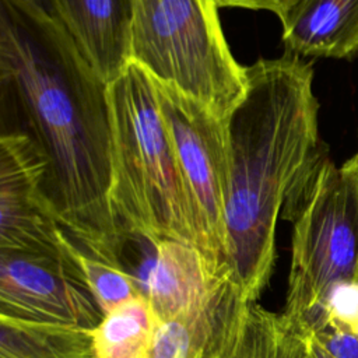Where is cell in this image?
Listing matches in <instances>:
<instances>
[{"instance_id":"6da1fadb","label":"cell","mask_w":358,"mask_h":358,"mask_svg":"<svg viewBox=\"0 0 358 358\" xmlns=\"http://www.w3.org/2000/svg\"><path fill=\"white\" fill-rule=\"evenodd\" d=\"M0 83L22 122L11 131L42 157L41 190L66 236L84 255L124 267L130 238L112 206L108 85L35 0H0Z\"/></svg>"},{"instance_id":"7a4b0ae2","label":"cell","mask_w":358,"mask_h":358,"mask_svg":"<svg viewBox=\"0 0 358 358\" xmlns=\"http://www.w3.org/2000/svg\"><path fill=\"white\" fill-rule=\"evenodd\" d=\"M246 91L227 117L231 180L224 208L220 296L252 305L270 281L275 225L289 192L327 151L319 136L313 69L285 52L246 67Z\"/></svg>"},{"instance_id":"3957f363","label":"cell","mask_w":358,"mask_h":358,"mask_svg":"<svg viewBox=\"0 0 358 358\" xmlns=\"http://www.w3.org/2000/svg\"><path fill=\"white\" fill-rule=\"evenodd\" d=\"M113 134L112 206L131 239L197 248L194 220L154 78L130 63L108 85Z\"/></svg>"},{"instance_id":"277c9868","label":"cell","mask_w":358,"mask_h":358,"mask_svg":"<svg viewBox=\"0 0 358 358\" xmlns=\"http://www.w3.org/2000/svg\"><path fill=\"white\" fill-rule=\"evenodd\" d=\"M281 217L292 222L281 315L312 333L329 291L358 282V152L341 165L323 157L289 192Z\"/></svg>"},{"instance_id":"5b68a950","label":"cell","mask_w":358,"mask_h":358,"mask_svg":"<svg viewBox=\"0 0 358 358\" xmlns=\"http://www.w3.org/2000/svg\"><path fill=\"white\" fill-rule=\"evenodd\" d=\"M131 63L227 119L246 91L217 0H133Z\"/></svg>"},{"instance_id":"8992f818","label":"cell","mask_w":358,"mask_h":358,"mask_svg":"<svg viewBox=\"0 0 358 358\" xmlns=\"http://www.w3.org/2000/svg\"><path fill=\"white\" fill-rule=\"evenodd\" d=\"M154 83L192 208L197 249L221 291L225 282L224 208L231 180L228 120L171 85Z\"/></svg>"},{"instance_id":"52a82bcc","label":"cell","mask_w":358,"mask_h":358,"mask_svg":"<svg viewBox=\"0 0 358 358\" xmlns=\"http://www.w3.org/2000/svg\"><path fill=\"white\" fill-rule=\"evenodd\" d=\"M45 164L20 131L0 137V249L42 255L77 266L78 248L49 208L41 183Z\"/></svg>"},{"instance_id":"ba28073f","label":"cell","mask_w":358,"mask_h":358,"mask_svg":"<svg viewBox=\"0 0 358 358\" xmlns=\"http://www.w3.org/2000/svg\"><path fill=\"white\" fill-rule=\"evenodd\" d=\"M0 316L95 329L103 315L77 266L0 249Z\"/></svg>"},{"instance_id":"9c48e42d","label":"cell","mask_w":358,"mask_h":358,"mask_svg":"<svg viewBox=\"0 0 358 358\" xmlns=\"http://www.w3.org/2000/svg\"><path fill=\"white\" fill-rule=\"evenodd\" d=\"M43 6L106 85L130 66L133 0H43Z\"/></svg>"},{"instance_id":"30bf717a","label":"cell","mask_w":358,"mask_h":358,"mask_svg":"<svg viewBox=\"0 0 358 358\" xmlns=\"http://www.w3.org/2000/svg\"><path fill=\"white\" fill-rule=\"evenodd\" d=\"M151 266L141 292L157 322L210 316L217 294L200 250L192 245L161 239L151 245Z\"/></svg>"},{"instance_id":"8fae6325","label":"cell","mask_w":358,"mask_h":358,"mask_svg":"<svg viewBox=\"0 0 358 358\" xmlns=\"http://www.w3.org/2000/svg\"><path fill=\"white\" fill-rule=\"evenodd\" d=\"M278 18L285 52L345 60L358 56V0H296Z\"/></svg>"},{"instance_id":"7c38bea8","label":"cell","mask_w":358,"mask_h":358,"mask_svg":"<svg viewBox=\"0 0 358 358\" xmlns=\"http://www.w3.org/2000/svg\"><path fill=\"white\" fill-rule=\"evenodd\" d=\"M308 334L255 302L211 358H305Z\"/></svg>"},{"instance_id":"4fadbf2b","label":"cell","mask_w":358,"mask_h":358,"mask_svg":"<svg viewBox=\"0 0 358 358\" xmlns=\"http://www.w3.org/2000/svg\"><path fill=\"white\" fill-rule=\"evenodd\" d=\"M0 358H95L92 329L0 316Z\"/></svg>"},{"instance_id":"5bb4252c","label":"cell","mask_w":358,"mask_h":358,"mask_svg":"<svg viewBox=\"0 0 358 358\" xmlns=\"http://www.w3.org/2000/svg\"><path fill=\"white\" fill-rule=\"evenodd\" d=\"M157 317L141 294L110 312L92 329L95 358H147Z\"/></svg>"},{"instance_id":"9a60e30c","label":"cell","mask_w":358,"mask_h":358,"mask_svg":"<svg viewBox=\"0 0 358 358\" xmlns=\"http://www.w3.org/2000/svg\"><path fill=\"white\" fill-rule=\"evenodd\" d=\"M81 282L96 301L102 315L123 302L141 295L138 278L124 267H113L83 252L77 255Z\"/></svg>"},{"instance_id":"2e32d148","label":"cell","mask_w":358,"mask_h":358,"mask_svg":"<svg viewBox=\"0 0 358 358\" xmlns=\"http://www.w3.org/2000/svg\"><path fill=\"white\" fill-rule=\"evenodd\" d=\"M210 316L157 322L147 358H204Z\"/></svg>"},{"instance_id":"e0dca14e","label":"cell","mask_w":358,"mask_h":358,"mask_svg":"<svg viewBox=\"0 0 358 358\" xmlns=\"http://www.w3.org/2000/svg\"><path fill=\"white\" fill-rule=\"evenodd\" d=\"M323 329L358 338V282H338L329 291L312 333Z\"/></svg>"},{"instance_id":"ac0fdd59","label":"cell","mask_w":358,"mask_h":358,"mask_svg":"<svg viewBox=\"0 0 358 358\" xmlns=\"http://www.w3.org/2000/svg\"><path fill=\"white\" fill-rule=\"evenodd\" d=\"M336 358H358V338L330 329L312 333Z\"/></svg>"},{"instance_id":"d6986e66","label":"cell","mask_w":358,"mask_h":358,"mask_svg":"<svg viewBox=\"0 0 358 358\" xmlns=\"http://www.w3.org/2000/svg\"><path fill=\"white\" fill-rule=\"evenodd\" d=\"M296 0H217L218 7H236L248 10H266L280 17Z\"/></svg>"},{"instance_id":"ffe728a7","label":"cell","mask_w":358,"mask_h":358,"mask_svg":"<svg viewBox=\"0 0 358 358\" xmlns=\"http://www.w3.org/2000/svg\"><path fill=\"white\" fill-rule=\"evenodd\" d=\"M305 358H336V357L323 344H320L312 333H309L306 337Z\"/></svg>"}]
</instances>
